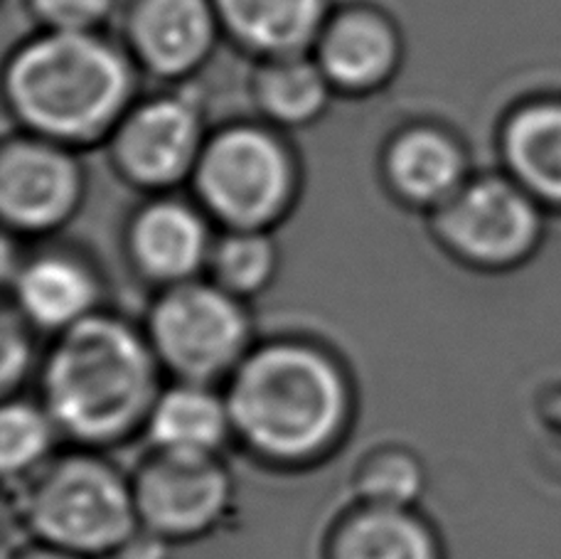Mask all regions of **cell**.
<instances>
[{
  "label": "cell",
  "mask_w": 561,
  "mask_h": 559,
  "mask_svg": "<svg viewBox=\"0 0 561 559\" xmlns=\"http://www.w3.org/2000/svg\"><path fill=\"white\" fill-rule=\"evenodd\" d=\"M136 62L99 30H39L3 69V99L18 132L67 148L106 144L136 104Z\"/></svg>",
  "instance_id": "1"
},
{
  "label": "cell",
  "mask_w": 561,
  "mask_h": 559,
  "mask_svg": "<svg viewBox=\"0 0 561 559\" xmlns=\"http://www.w3.org/2000/svg\"><path fill=\"white\" fill-rule=\"evenodd\" d=\"M160 367L146 331L94 313L57 335L43 363V404L59 434L112 446L146 426L160 395Z\"/></svg>",
  "instance_id": "2"
},
{
  "label": "cell",
  "mask_w": 561,
  "mask_h": 559,
  "mask_svg": "<svg viewBox=\"0 0 561 559\" xmlns=\"http://www.w3.org/2000/svg\"><path fill=\"white\" fill-rule=\"evenodd\" d=\"M234 436L274 464H308L333 448L350 419V385L333 357L306 341L249 351L229 375Z\"/></svg>",
  "instance_id": "3"
},
{
  "label": "cell",
  "mask_w": 561,
  "mask_h": 559,
  "mask_svg": "<svg viewBox=\"0 0 561 559\" xmlns=\"http://www.w3.org/2000/svg\"><path fill=\"white\" fill-rule=\"evenodd\" d=\"M20 515L37 543L92 559L116 555L140 527L131 481L94 454L62 456L30 476Z\"/></svg>",
  "instance_id": "4"
},
{
  "label": "cell",
  "mask_w": 561,
  "mask_h": 559,
  "mask_svg": "<svg viewBox=\"0 0 561 559\" xmlns=\"http://www.w3.org/2000/svg\"><path fill=\"white\" fill-rule=\"evenodd\" d=\"M190 183L213 223L272 229L296 205L300 171L276 126L237 122L207 136Z\"/></svg>",
  "instance_id": "5"
},
{
  "label": "cell",
  "mask_w": 561,
  "mask_h": 559,
  "mask_svg": "<svg viewBox=\"0 0 561 559\" xmlns=\"http://www.w3.org/2000/svg\"><path fill=\"white\" fill-rule=\"evenodd\" d=\"M146 335L158 363L183 383L215 385L252 351L242 298L203 278L163 288L150 308Z\"/></svg>",
  "instance_id": "6"
},
{
  "label": "cell",
  "mask_w": 561,
  "mask_h": 559,
  "mask_svg": "<svg viewBox=\"0 0 561 559\" xmlns=\"http://www.w3.org/2000/svg\"><path fill=\"white\" fill-rule=\"evenodd\" d=\"M431 225L450 254L490 272L529 262L545 239L542 205L510 175L468 178Z\"/></svg>",
  "instance_id": "7"
},
{
  "label": "cell",
  "mask_w": 561,
  "mask_h": 559,
  "mask_svg": "<svg viewBox=\"0 0 561 559\" xmlns=\"http://www.w3.org/2000/svg\"><path fill=\"white\" fill-rule=\"evenodd\" d=\"M207 136L203 104L175 89L136 99L106 148L114 171L128 185L163 195L193 178Z\"/></svg>",
  "instance_id": "8"
},
{
  "label": "cell",
  "mask_w": 561,
  "mask_h": 559,
  "mask_svg": "<svg viewBox=\"0 0 561 559\" xmlns=\"http://www.w3.org/2000/svg\"><path fill=\"white\" fill-rule=\"evenodd\" d=\"M131 488L140 527L168 543L213 531L232 503V478L219 456L153 448Z\"/></svg>",
  "instance_id": "9"
},
{
  "label": "cell",
  "mask_w": 561,
  "mask_h": 559,
  "mask_svg": "<svg viewBox=\"0 0 561 559\" xmlns=\"http://www.w3.org/2000/svg\"><path fill=\"white\" fill-rule=\"evenodd\" d=\"M84 168L75 148L18 132L0 151V215L18 235L62 227L84 199Z\"/></svg>",
  "instance_id": "10"
},
{
  "label": "cell",
  "mask_w": 561,
  "mask_h": 559,
  "mask_svg": "<svg viewBox=\"0 0 561 559\" xmlns=\"http://www.w3.org/2000/svg\"><path fill=\"white\" fill-rule=\"evenodd\" d=\"M222 35L213 0H128L122 45L140 72L183 82L207 65Z\"/></svg>",
  "instance_id": "11"
},
{
  "label": "cell",
  "mask_w": 561,
  "mask_h": 559,
  "mask_svg": "<svg viewBox=\"0 0 561 559\" xmlns=\"http://www.w3.org/2000/svg\"><path fill=\"white\" fill-rule=\"evenodd\" d=\"M310 55L335 94L365 96L392 82L404 43L397 23L382 10L350 3L330 13Z\"/></svg>",
  "instance_id": "12"
},
{
  "label": "cell",
  "mask_w": 561,
  "mask_h": 559,
  "mask_svg": "<svg viewBox=\"0 0 561 559\" xmlns=\"http://www.w3.org/2000/svg\"><path fill=\"white\" fill-rule=\"evenodd\" d=\"M213 219L197 203L156 195L136 209L126 229V247L140 276L158 286L193 282L207 272L215 239Z\"/></svg>",
  "instance_id": "13"
},
{
  "label": "cell",
  "mask_w": 561,
  "mask_h": 559,
  "mask_svg": "<svg viewBox=\"0 0 561 559\" xmlns=\"http://www.w3.org/2000/svg\"><path fill=\"white\" fill-rule=\"evenodd\" d=\"M382 175L399 203L434 213L468 181V156L438 124H409L389 138Z\"/></svg>",
  "instance_id": "14"
},
{
  "label": "cell",
  "mask_w": 561,
  "mask_h": 559,
  "mask_svg": "<svg viewBox=\"0 0 561 559\" xmlns=\"http://www.w3.org/2000/svg\"><path fill=\"white\" fill-rule=\"evenodd\" d=\"M8 286L15 311L30 328L65 333L99 313V276L92 266L69 252H45L20 262Z\"/></svg>",
  "instance_id": "15"
},
{
  "label": "cell",
  "mask_w": 561,
  "mask_h": 559,
  "mask_svg": "<svg viewBox=\"0 0 561 559\" xmlns=\"http://www.w3.org/2000/svg\"><path fill=\"white\" fill-rule=\"evenodd\" d=\"M222 35L254 59L310 53L330 0H213Z\"/></svg>",
  "instance_id": "16"
},
{
  "label": "cell",
  "mask_w": 561,
  "mask_h": 559,
  "mask_svg": "<svg viewBox=\"0 0 561 559\" xmlns=\"http://www.w3.org/2000/svg\"><path fill=\"white\" fill-rule=\"evenodd\" d=\"M146 432L156 452L217 456L234 434L227 395L213 385L183 383L160 389Z\"/></svg>",
  "instance_id": "17"
},
{
  "label": "cell",
  "mask_w": 561,
  "mask_h": 559,
  "mask_svg": "<svg viewBox=\"0 0 561 559\" xmlns=\"http://www.w3.org/2000/svg\"><path fill=\"white\" fill-rule=\"evenodd\" d=\"M500 153L517 185L561 209V102L517 106L500 132Z\"/></svg>",
  "instance_id": "18"
},
{
  "label": "cell",
  "mask_w": 561,
  "mask_h": 559,
  "mask_svg": "<svg viewBox=\"0 0 561 559\" xmlns=\"http://www.w3.org/2000/svg\"><path fill=\"white\" fill-rule=\"evenodd\" d=\"M330 559H440V552L414 507L359 503L337 523Z\"/></svg>",
  "instance_id": "19"
},
{
  "label": "cell",
  "mask_w": 561,
  "mask_h": 559,
  "mask_svg": "<svg viewBox=\"0 0 561 559\" xmlns=\"http://www.w3.org/2000/svg\"><path fill=\"white\" fill-rule=\"evenodd\" d=\"M256 112L276 128H306L323 118L335 89L310 53L256 59L249 82Z\"/></svg>",
  "instance_id": "20"
},
{
  "label": "cell",
  "mask_w": 561,
  "mask_h": 559,
  "mask_svg": "<svg viewBox=\"0 0 561 559\" xmlns=\"http://www.w3.org/2000/svg\"><path fill=\"white\" fill-rule=\"evenodd\" d=\"M278 266L272 229H225L209 254V282L237 298H247L268 286Z\"/></svg>",
  "instance_id": "21"
},
{
  "label": "cell",
  "mask_w": 561,
  "mask_h": 559,
  "mask_svg": "<svg viewBox=\"0 0 561 559\" xmlns=\"http://www.w3.org/2000/svg\"><path fill=\"white\" fill-rule=\"evenodd\" d=\"M59 429L43 402L8 397L0 412V466L8 481H27L53 456Z\"/></svg>",
  "instance_id": "22"
},
{
  "label": "cell",
  "mask_w": 561,
  "mask_h": 559,
  "mask_svg": "<svg viewBox=\"0 0 561 559\" xmlns=\"http://www.w3.org/2000/svg\"><path fill=\"white\" fill-rule=\"evenodd\" d=\"M424 486V466L412 452L399 446L369 454L355 474V493L359 503L412 507Z\"/></svg>",
  "instance_id": "23"
},
{
  "label": "cell",
  "mask_w": 561,
  "mask_h": 559,
  "mask_svg": "<svg viewBox=\"0 0 561 559\" xmlns=\"http://www.w3.org/2000/svg\"><path fill=\"white\" fill-rule=\"evenodd\" d=\"M39 30H102L118 0H23Z\"/></svg>",
  "instance_id": "24"
},
{
  "label": "cell",
  "mask_w": 561,
  "mask_h": 559,
  "mask_svg": "<svg viewBox=\"0 0 561 559\" xmlns=\"http://www.w3.org/2000/svg\"><path fill=\"white\" fill-rule=\"evenodd\" d=\"M33 363L35 347L30 326L15 308H5L3 333H0V385H3L5 397H10L18 383H23Z\"/></svg>",
  "instance_id": "25"
},
{
  "label": "cell",
  "mask_w": 561,
  "mask_h": 559,
  "mask_svg": "<svg viewBox=\"0 0 561 559\" xmlns=\"http://www.w3.org/2000/svg\"><path fill=\"white\" fill-rule=\"evenodd\" d=\"M165 552H168V540L144 531V527H138L136 535L116 552V557L118 559H165Z\"/></svg>",
  "instance_id": "26"
},
{
  "label": "cell",
  "mask_w": 561,
  "mask_h": 559,
  "mask_svg": "<svg viewBox=\"0 0 561 559\" xmlns=\"http://www.w3.org/2000/svg\"><path fill=\"white\" fill-rule=\"evenodd\" d=\"M13 559H92V557L69 552V550H62V547H53V545L37 543V545L23 547V550H20Z\"/></svg>",
  "instance_id": "27"
}]
</instances>
